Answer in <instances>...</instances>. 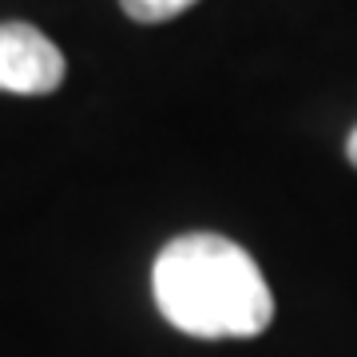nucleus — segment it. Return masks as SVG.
Listing matches in <instances>:
<instances>
[{"instance_id":"nucleus-1","label":"nucleus","mask_w":357,"mask_h":357,"mask_svg":"<svg viewBox=\"0 0 357 357\" xmlns=\"http://www.w3.org/2000/svg\"><path fill=\"white\" fill-rule=\"evenodd\" d=\"M155 306L191 337H255L274 318L262 270L238 243L211 230L178 234L151 266Z\"/></svg>"},{"instance_id":"nucleus-2","label":"nucleus","mask_w":357,"mask_h":357,"mask_svg":"<svg viewBox=\"0 0 357 357\" xmlns=\"http://www.w3.org/2000/svg\"><path fill=\"white\" fill-rule=\"evenodd\" d=\"M64 52L24 20L0 24V91L48 96L64 84Z\"/></svg>"},{"instance_id":"nucleus-3","label":"nucleus","mask_w":357,"mask_h":357,"mask_svg":"<svg viewBox=\"0 0 357 357\" xmlns=\"http://www.w3.org/2000/svg\"><path fill=\"white\" fill-rule=\"evenodd\" d=\"M119 4H123V13H128L131 20H139V24H163L171 16L187 13L195 0H119Z\"/></svg>"},{"instance_id":"nucleus-4","label":"nucleus","mask_w":357,"mask_h":357,"mask_svg":"<svg viewBox=\"0 0 357 357\" xmlns=\"http://www.w3.org/2000/svg\"><path fill=\"white\" fill-rule=\"evenodd\" d=\"M345 155H349V163L357 167V128H354V135H349V143H345Z\"/></svg>"}]
</instances>
